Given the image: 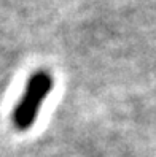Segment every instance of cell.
<instances>
[{
    "label": "cell",
    "mask_w": 156,
    "mask_h": 157,
    "mask_svg": "<svg viewBox=\"0 0 156 157\" xmlns=\"http://www.w3.org/2000/svg\"><path fill=\"white\" fill-rule=\"evenodd\" d=\"M53 89V76L48 71H35L27 81L26 90L13 111V124L18 130H27L35 122L45 98Z\"/></svg>",
    "instance_id": "cell-1"
}]
</instances>
